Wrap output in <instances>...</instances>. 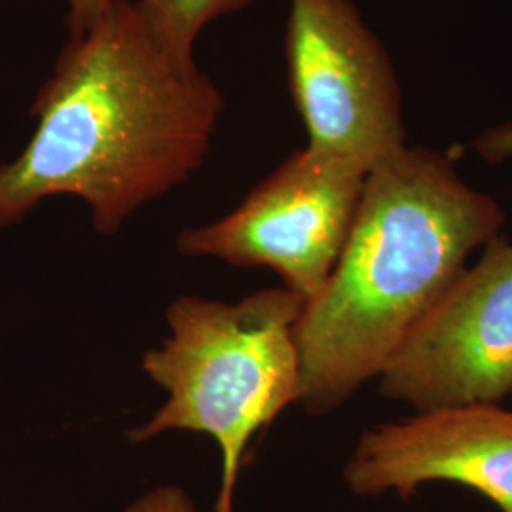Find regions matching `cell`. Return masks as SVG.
<instances>
[{"mask_svg":"<svg viewBox=\"0 0 512 512\" xmlns=\"http://www.w3.org/2000/svg\"><path fill=\"white\" fill-rule=\"evenodd\" d=\"M255 0H135L148 33L177 61L196 63L194 46L213 21L238 14Z\"/></svg>","mask_w":512,"mask_h":512,"instance_id":"cell-8","label":"cell"},{"mask_svg":"<svg viewBox=\"0 0 512 512\" xmlns=\"http://www.w3.org/2000/svg\"><path fill=\"white\" fill-rule=\"evenodd\" d=\"M285 59L308 147L372 171L406 147L403 92L353 0H289Z\"/></svg>","mask_w":512,"mask_h":512,"instance_id":"cell-4","label":"cell"},{"mask_svg":"<svg viewBox=\"0 0 512 512\" xmlns=\"http://www.w3.org/2000/svg\"><path fill=\"white\" fill-rule=\"evenodd\" d=\"M224 110L196 63L167 54L129 0L71 35L33 103L37 129L0 164V228L55 196L88 203L114 236L202 167Z\"/></svg>","mask_w":512,"mask_h":512,"instance_id":"cell-1","label":"cell"},{"mask_svg":"<svg viewBox=\"0 0 512 512\" xmlns=\"http://www.w3.org/2000/svg\"><path fill=\"white\" fill-rule=\"evenodd\" d=\"M366 175L313 148L296 150L234 211L183 230L177 249L238 268H270L308 302L342 255Z\"/></svg>","mask_w":512,"mask_h":512,"instance_id":"cell-5","label":"cell"},{"mask_svg":"<svg viewBox=\"0 0 512 512\" xmlns=\"http://www.w3.org/2000/svg\"><path fill=\"white\" fill-rule=\"evenodd\" d=\"M112 0H67V27L69 35H78L86 31L92 23L103 16Z\"/></svg>","mask_w":512,"mask_h":512,"instance_id":"cell-11","label":"cell"},{"mask_svg":"<svg viewBox=\"0 0 512 512\" xmlns=\"http://www.w3.org/2000/svg\"><path fill=\"white\" fill-rule=\"evenodd\" d=\"M473 148L486 162H503L512 158V120L480 133Z\"/></svg>","mask_w":512,"mask_h":512,"instance_id":"cell-10","label":"cell"},{"mask_svg":"<svg viewBox=\"0 0 512 512\" xmlns=\"http://www.w3.org/2000/svg\"><path fill=\"white\" fill-rule=\"evenodd\" d=\"M126 512H198V509L183 488L160 486L133 501Z\"/></svg>","mask_w":512,"mask_h":512,"instance_id":"cell-9","label":"cell"},{"mask_svg":"<svg viewBox=\"0 0 512 512\" xmlns=\"http://www.w3.org/2000/svg\"><path fill=\"white\" fill-rule=\"evenodd\" d=\"M380 389L416 414L512 395V243L495 238L458 275L395 351Z\"/></svg>","mask_w":512,"mask_h":512,"instance_id":"cell-6","label":"cell"},{"mask_svg":"<svg viewBox=\"0 0 512 512\" xmlns=\"http://www.w3.org/2000/svg\"><path fill=\"white\" fill-rule=\"evenodd\" d=\"M503 222L501 205L437 150L406 145L368 171L342 255L294 327L298 404L329 414L380 378Z\"/></svg>","mask_w":512,"mask_h":512,"instance_id":"cell-2","label":"cell"},{"mask_svg":"<svg viewBox=\"0 0 512 512\" xmlns=\"http://www.w3.org/2000/svg\"><path fill=\"white\" fill-rule=\"evenodd\" d=\"M304 300L268 289L239 302L181 296L167 310L169 336L143 355V370L167 395L143 425L145 444L169 431L207 435L222 459L217 512H234L239 469L249 444L300 397L294 327Z\"/></svg>","mask_w":512,"mask_h":512,"instance_id":"cell-3","label":"cell"},{"mask_svg":"<svg viewBox=\"0 0 512 512\" xmlns=\"http://www.w3.org/2000/svg\"><path fill=\"white\" fill-rule=\"evenodd\" d=\"M344 480L353 494L403 499L421 484L454 482L512 512V410L467 404L368 429Z\"/></svg>","mask_w":512,"mask_h":512,"instance_id":"cell-7","label":"cell"}]
</instances>
